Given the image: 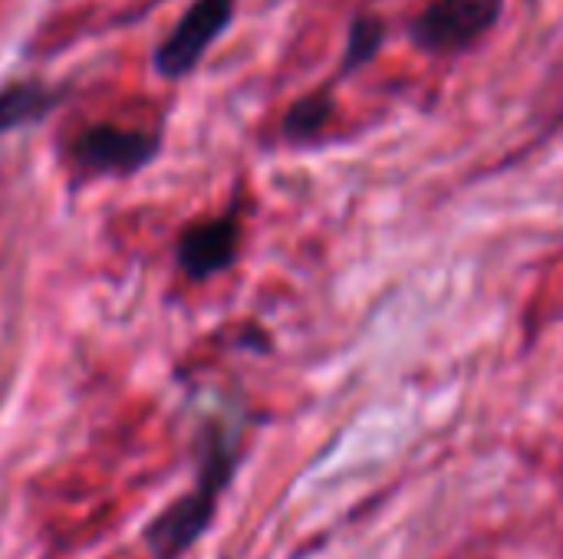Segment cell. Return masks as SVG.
<instances>
[{"label":"cell","instance_id":"obj_1","mask_svg":"<svg viewBox=\"0 0 563 559\" xmlns=\"http://www.w3.org/2000/svg\"><path fill=\"white\" fill-rule=\"evenodd\" d=\"M234 461H238L234 438L211 432L208 448H205V461H201L198 488L191 494H185L181 501H175L165 514H158L145 530V544L155 554V559H178L208 530L214 507H218V497L234 474Z\"/></svg>","mask_w":563,"mask_h":559},{"label":"cell","instance_id":"obj_2","mask_svg":"<svg viewBox=\"0 0 563 559\" xmlns=\"http://www.w3.org/2000/svg\"><path fill=\"white\" fill-rule=\"evenodd\" d=\"M505 0H432L409 20V36L426 53L475 46L501 16Z\"/></svg>","mask_w":563,"mask_h":559},{"label":"cell","instance_id":"obj_3","mask_svg":"<svg viewBox=\"0 0 563 559\" xmlns=\"http://www.w3.org/2000/svg\"><path fill=\"white\" fill-rule=\"evenodd\" d=\"M231 20H234V0H195L152 53V69L162 79L191 76L201 56L211 49V43L231 26Z\"/></svg>","mask_w":563,"mask_h":559},{"label":"cell","instance_id":"obj_4","mask_svg":"<svg viewBox=\"0 0 563 559\" xmlns=\"http://www.w3.org/2000/svg\"><path fill=\"white\" fill-rule=\"evenodd\" d=\"M162 148L158 132L122 128V125H89L73 142V161L92 175H135L142 171Z\"/></svg>","mask_w":563,"mask_h":559},{"label":"cell","instance_id":"obj_5","mask_svg":"<svg viewBox=\"0 0 563 559\" xmlns=\"http://www.w3.org/2000/svg\"><path fill=\"white\" fill-rule=\"evenodd\" d=\"M241 221L238 214H224L214 221H201L188 227L178 241V264L191 280H208L231 267L238 257Z\"/></svg>","mask_w":563,"mask_h":559},{"label":"cell","instance_id":"obj_6","mask_svg":"<svg viewBox=\"0 0 563 559\" xmlns=\"http://www.w3.org/2000/svg\"><path fill=\"white\" fill-rule=\"evenodd\" d=\"M66 99H69V86L43 82V79H23L0 89V135L43 122Z\"/></svg>","mask_w":563,"mask_h":559},{"label":"cell","instance_id":"obj_7","mask_svg":"<svg viewBox=\"0 0 563 559\" xmlns=\"http://www.w3.org/2000/svg\"><path fill=\"white\" fill-rule=\"evenodd\" d=\"M333 109H336V102H333V92L330 89H320V92H310V96L297 99L287 109L284 122H280L284 138H290V142L313 138L317 132L327 128V122L333 119Z\"/></svg>","mask_w":563,"mask_h":559},{"label":"cell","instance_id":"obj_8","mask_svg":"<svg viewBox=\"0 0 563 559\" xmlns=\"http://www.w3.org/2000/svg\"><path fill=\"white\" fill-rule=\"evenodd\" d=\"M386 40V20L376 13H360L350 23V36H346V53L340 59V76L356 72L360 66H366Z\"/></svg>","mask_w":563,"mask_h":559}]
</instances>
